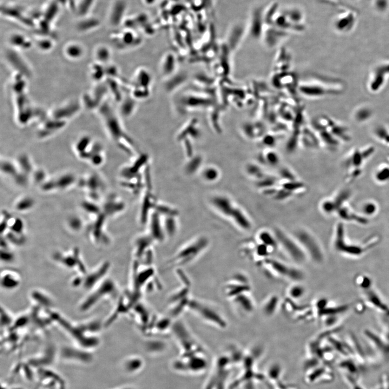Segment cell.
I'll list each match as a JSON object with an SVG mask.
<instances>
[{
  "label": "cell",
  "instance_id": "30bf717a",
  "mask_svg": "<svg viewBox=\"0 0 389 389\" xmlns=\"http://www.w3.org/2000/svg\"><path fill=\"white\" fill-rule=\"evenodd\" d=\"M266 263L275 272L280 275L287 276L288 278L294 280H300L303 278V275L299 270L290 268L278 261L268 260Z\"/></svg>",
  "mask_w": 389,
  "mask_h": 389
},
{
  "label": "cell",
  "instance_id": "603a6c76",
  "mask_svg": "<svg viewBox=\"0 0 389 389\" xmlns=\"http://www.w3.org/2000/svg\"><path fill=\"white\" fill-rule=\"evenodd\" d=\"M49 176L45 170L42 168L35 169L32 173L31 176V180L35 183L41 186L46 180L48 179Z\"/></svg>",
  "mask_w": 389,
  "mask_h": 389
},
{
  "label": "cell",
  "instance_id": "e0dca14e",
  "mask_svg": "<svg viewBox=\"0 0 389 389\" xmlns=\"http://www.w3.org/2000/svg\"><path fill=\"white\" fill-rule=\"evenodd\" d=\"M15 161L21 172L31 177L35 167L33 164L30 157L27 154H23L19 155Z\"/></svg>",
  "mask_w": 389,
  "mask_h": 389
},
{
  "label": "cell",
  "instance_id": "4316f807",
  "mask_svg": "<svg viewBox=\"0 0 389 389\" xmlns=\"http://www.w3.org/2000/svg\"><path fill=\"white\" fill-rule=\"evenodd\" d=\"M94 0H83L78 7V11L81 15L87 14Z\"/></svg>",
  "mask_w": 389,
  "mask_h": 389
},
{
  "label": "cell",
  "instance_id": "484cf974",
  "mask_svg": "<svg viewBox=\"0 0 389 389\" xmlns=\"http://www.w3.org/2000/svg\"><path fill=\"white\" fill-rule=\"evenodd\" d=\"M14 254L10 246L1 247V259L4 262H10L14 259Z\"/></svg>",
  "mask_w": 389,
  "mask_h": 389
},
{
  "label": "cell",
  "instance_id": "7a4b0ae2",
  "mask_svg": "<svg viewBox=\"0 0 389 389\" xmlns=\"http://www.w3.org/2000/svg\"><path fill=\"white\" fill-rule=\"evenodd\" d=\"M54 259L65 268L74 270L78 275H84L88 272L78 248L56 252Z\"/></svg>",
  "mask_w": 389,
  "mask_h": 389
},
{
  "label": "cell",
  "instance_id": "9a60e30c",
  "mask_svg": "<svg viewBox=\"0 0 389 389\" xmlns=\"http://www.w3.org/2000/svg\"><path fill=\"white\" fill-rule=\"evenodd\" d=\"M36 205L35 200L29 195H23L18 198L14 204L16 212L25 213L30 212Z\"/></svg>",
  "mask_w": 389,
  "mask_h": 389
},
{
  "label": "cell",
  "instance_id": "6da1fadb",
  "mask_svg": "<svg viewBox=\"0 0 389 389\" xmlns=\"http://www.w3.org/2000/svg\"><path fill=\"white\" fill-rule=\"evenodd\" d=\"M117 286L114 281L105 278L89 291L79 305L82 312H87L97 305L99 302L108 298L116 299L118 294Z\"/></svg>",
  "mask_w": 389,
  "mask_h": 389
},
{
  "label": "cell",
  "instance_id": "ba28073f",
  "mask_svg": "<svg viewBox=\"0 0 389 389\" xmlns=\"http://www.w3.org/2000/svg\"><path fill=\"white\" fill-rule=\"evenodd\" d=\"M373 152L371 150H355L348 158L345 162V166L348 173L347 174L348 181H352L361 174V167L364 163L367 158H368L369 153Z\"/></svg>",
  "mask_w": 389,
  "mask_h": 389
},
{
  "label": "cell",
  "instance_id": "4fadbf2b",
  "mask_svg": "<svg viewBox=\"0 0 389 389\" xmlns=\"http://www.w3.org/2000/svg\"><path fill=\"white\" fill-rule=\"evenodd\" d=\"M102 212L108 217L120 213L123 208V203L114 196L107 197L101 206Z\"/></svg>",
  "mask_w": 389,
  "mask_h": 389
},
{
  "label": "cell",
  "instance_id": "1f68e13d",
  "mask_svg": "<svg viewBox=\"0 0 389 389\" xmlns=\"http://www.w3.org/2000/svg\"><path fill=\"white\" fill-rule=\"evenodd\" d=\"M11 41L12 44H14L17 47H23L24 44L27 43L25 40V38L24 36L20 35H15L13 36L11 39Z\"/></svg>",
  "mask_w": 389,
  "mask_h": 389
},
{
  "label": "cell",
  "instance_id": "5bb4252c",
  "mask_svg": "<svg viewBox=\"0 0 389 389\" xmlns=\"http://www.w3.org/2000/svg\"><path fill=\"white\" fill-rule=\"evenodd\" d=\"M215 207L223 215L230 217L235 207L228 198L218 196L213 198L212 201Z\"/></svg>",
  "mask_w": 389,
  "mask_h": 389
},
{
  "label": "cell",
  "instance_id": "ac0fdd59",
  "mask_svg": "<svg viewBox=\"0 0 389 389\" xmlns=\"http://www.w3.org/2000/svg\"><path fill=\"white\" fill-rule=\"evenodd\" d=\"M195 245H192V246H188L185 249L182 250V252L179 253V256L177 257L176 261L180 263H185L192 261L198 254L200 252L199 250V248H197L196 247H194Z\"/></svg>",
  "mask_w": 389,
  "mask_h": 389
},
{
  "label": "cell",
  "instance_id": "cb8c5ba5",
  "mask_svg": "<svg viewBox=\"0 0 389 389\" xmlns=\"http://www.w3.org/2000/svg\"><path fill=\"white\" fill-rule=\"evenodd\" d=\"M260 239L264 245H265L267 247H274L276 246L277 240L275 238H274L272 235L270 233L263 232L260 235Z\"/></svg>",
  "mask_w": 389,
  "mask_h": 389
},
{
  "label": "cell",
  "instance_id": "8fae6325",
  "mask_svg": "<svg viewBox=\"0 0 389 389\" xmlns=\"http://www.w3.org/2000/svg\"><path fill=\"white\" fill-rule=\"evenodd\" d=\"M195 303L196 305L199 307L196 309V310H199V312H197L200 314L203 318L210 322H212L213 324H215L220 327H226L227 325L226 321L222 318V316L218 313L215 311V310L208 306L202 305L201 303Z\"/></svg>",
  "mask_w": 389,
  "mask_h": 389
},
{
  "label": "cell",
  "instance_id": "52a82bcc",
  "mask_svg": "<svg viewBox=\"0 0 389 389\" xmlns=\"http://www.w3.org/2000/svg\"><path fill=\"white\" fill-rule=\"evenodd\" d=\"M275 237L280 245L291 259L298 263H302L305 261L306 256L301 246L297 243L282 230L277 229L275 232Z\"/></svg>",
  "mask_w": 389,
  "mask_h": 389
},
{
  "label": "cell",
  "instance_id": "e575fe53",
  "mask_svg": "<svg viewBox=\"0 0 389 389\" xmlns=\"http://www.w3.org/2000/svg\"><path fill=\"white\" fill-rule=\"evenodd\" d=\"M205 175L207 179L214 180L218 176V172L215 169H210L206 171Z\"/></svg>",
  "mask_w": 389,
  "mask_h": 389
},
{
  "label": "cell",
  "instance_id": "3957f363",
  "mask_svg": "<svg viewBox=\"0 0 389 389\" xmlns=\"http://www.w3.org/2000/svg\"><path fill=\"white\" fill-rule=\"evenodd\" d=\"M78 179L71 172H65L52 177H48L40 186L44 193L65 192L77 184Z\"/></svg>",
  "mask_w": 389,
  "mask_h": 389
},
{
  "label": "cell",
  "instance_id": "f1b7e54d",
  "mask_svg": "<svg viewBox=\"0 0 389 389\" xmlns=\"http://www.w3.org/2000/svg\"><path fill=\"white\" fill-rule=\"evenodd\" d=\"M289 294L294 299H299L304 295L305 289L301 286H295L290 290Z\"/></svg>",
  "mask_w": 389,
  "mask_h": 389
},
{
  "label": "cell",
  "instance_id": "d6986e66",
  "mask_svg": "<svg viewBox=\"0 0 389 389\" xmlns=\"http://www.w3.org/2000/svg\"><path fill=\"white\" fill-rule=\"evenodd\" d=\"M230 217L240 228L245 230L251 228V223L240 209L235 207Z\"/></svg>",
  "mask_w": 389,
  "mask_h": 389
},
{
  "label": "cell",
  "instance_id": "44dd1931",
  "mask_svg": "<svg viewBox=\"0 0 389 389\" xmlns=\"http://www.w3.org/2000/svg\"><path fill=\"white\" fill-rule=\"evenodd\" d=\"M66 56L72 60H77L82 57L83 50L80 45L71 44L66 47L65 50Z\"/></svg>",
  "mask_w": 389,
  "mask_h": 389
},
{
  "label": "cell",
  "instance_id": "4dcf8cb0",
  "mask_svg": "<svg viewBox=\"0 0 389 389\" xmlns=\"http://www.w3.org/2000/svg\"><path fill=\"white\" fill-rule=\"evenodd\" d=\"M375 177L380 182H385V181L389 180V169L385 168L382 170L380 169L376 174Z\"/></svg>",
  "mask_w": 389,
  "mask_h": 389
},
{
  "label": "cell",
  "instance_id": "74e56055",
  "mask_svg": "<svg viewBox=\"0 0 389 389\" xmlns=\"http://www.w3.org/2000/svg\"><path fill=\"white\" fill-rule=\"evenodd\" d=\"M39 47H41L42 49H48V48L51 47V43L49 41H42L41 42L39 43Z\"/></svg>",
  "mask_w": 389,
  "mask_h": 389
},
{
  "label": "cell",
  "instance_id": "7c38bea8",
  "mask_svg": "<svg viewBox=\"0 0 389 389\" xmlns=\"http://www.w3.org/2000/svg\"><path fill=\"white\" fill-rule=\"evenodd\" d=\"M1 286L6 291H13L21 283V276L14 270H5L1 275Z\"/></svg>",
  "mask_w": 389,
  "mask_h": 389
},
{
  "label": "cell",
  "instance_id": "9c48e42d",
  "mask_svg": "<svg viewBox=\"0 0 389 389\" xmlns=\"http://www.w3.org/2000/svg\"><path fill=\"white\" fill-rule=\"evenodd\" d=\"M296 236L300 245L306 250L314 261L321 262L323 260V254L320 246L311 234L301 230L297 233Z\"/></svg>",
  "mask_w": 389,
  "mask_h": 389
},
{
  "label": "cell",
  "instance_id": "d590c367",
  "mask_svg": "<svg viewBox=\"0 0 389 389\" xmlns=\"http://www.w3.org/2000/svg\"><path fill=\"white\" fill-rule=\"evenodd\" d=\"M364 212L367 215H372L375 213L376 208L372 203L366 204L364 208Z\"/></svg>",
  "mask_w": 389,
  "mask_h": 389
},
{
  "label": "cell",
  "instance_id": "5b68a950",
  "mask_svg": "<svg viewBox=\"0 0 389 389\" xmlns=\"http://www.w3.org/2000/svg\"><path fill=\"white\" fill-rule=\"evenodd\" d=\"M110 268V263L104 262L90 273L87 272L81 277L79 275L72 281L73 286L82 285L84 289L90 291L105 279Z\"/></svg>",
  "mask_w": 389,
  "mask_h": 389
},
{
  "label": "cell",
  "instance_id": "8992f818",
  "mask_svg": "<svg viewBox=\"0 0 389 389\" xmlns=\"http://www.w3.org/2000/svg\"><path fill=\"white\" fill-rule=\"evenodd\" d=\"M107 218L108 217L102 212L93 216V221L88 227L90 239L96 246L107 245L109 243V237L105 230Z\"/></svg>",
  "mask_w": 389,
  "mask_h": 389
},
{
  "label": "cell",
  "instance_id": "277c9868",
  "mask_svg": "<svg viewBox=\"0 0 389 389\" xmlns=\"http://www.w3.org/2000/svg\"><path fill=\"white\" fill-rule=\"evenodd\" d=\"M77 185L85 191L87 199L98 202L105 187L103 178L96 173H91L78 179Z\"/></svg>",
  "mask_w": 389,
  "mask_h": 389
},
{
  "label": "cell",
  "instance_id": "8d00e7d4",
  "mask_svg": "<svg viewBox=\"0 0 389 389\" xmlns=\"http://www.w3.org/2000/svg\"><path fill=\"white\" fill-rule=\"evenodd\" d=\"M268 247L265 245H261L257 248V252L259 256H265L268 254Z\"/></svg>",
  "mask_w": 389,
  "mask_h": 389
},
{
  "label": "cell",
  "instance_id": "2e32d148",
  "mask_svg": "<svg viewBox=\"0 0 389 389\" xmlns=\"http://www.w3.org/2000/svg\"><path fill=\"white\" fill-rule=\"evenodd\" d=\"M1 172L14 180L21 171L19 170L16 161L4 159L1 160Z\"/></svg>",
  "mask_w": 389,
  "mask_h": 389
},
{
  "label": "cell",
  "instance_id": "f546056e",
  "mask_svg": "<svg viewBox=\"0 0 389 389\" xmlns=\"http://www.w3.org/2000/svg\"><path fill=\"white\" fill-rule=\"evenodd\" d=\"M99 24V22L95 19H89L85 20L80 23L79 27L81 30H85L95 27Z\"/></svg>",
  "mask_w": 389,
  "mask_h": 389
},
{
  "label": "cell",
  "instance_id": "ffe728a7",
  "mask_svg": "<svg viewBox=\"0 0 389 389\" xmlns=\"http://www.w3.org/2000/svg\"><path fill=\"white\" fill-rule=\"evenodd\" d=\"M67 228L72 233H79L84 228V223L80 216L72 215L68 217L66 222Z\"/></svg>",
  "mask_w": 389,
  "mask_h": 389
},
{
  "label": "cell",
  "instance_id": "83f0119b",
  "mask_svg": "<svg viewBox=\"0 0 389 389\" xmlns=\"http://www.w3.org/2000/svg\"><path fill=\"white\" fill-rule=\"evenodd\" d=\"M96 57L98 61L106 62L110 57L109 51L105 48H99L96 52Z\"/></svg>",
  "mask_w": 389,
  "mask_h": 389
},
{
  "label": "cell",
  "instance_id": "d4e9b609",
  "mask_svg": "<svg viewBox=\"0 0 389 389\" xmlns=\"http://www.w3.org/2000/svg\"><path fill=\"white\" fill-rule=\"evenodd\" d=\"M278 304V298L276 297H273L267 302L265 308H264V311L267 315H271L275 312Z\"/></svg>",
  "mask_w": 389,
  "mask_h": 389
},
{
  "label": "cell",
  "instance_id": "7402d4cb",
  "mask_svg": "<svg viewBox=\"0 0 389 389\" xmlns=\"http://www.w3.org/2000/svg\"><path fill=\"white\" fill-rule=\"evenodd\" d=\"M235 301L237 304L245 310V311L250 312L253 311L254 308L253 302L245 294H242L236 296Z\"/></svg>",
  "mask_w": 389,
  "mask_h": 389
},
{
  "label": "cell",
  "instance_id": "d6a6232c",
  "mask_svg": "<svg viewBox=\"0 0 389 389\" xmlns=\"http://www.w3.org/2000/svg\"><path fill=\"white\" fill-rule=\"evenodd\" d=\"M57 5L55 3L52 4L47 10V12H46L45 17L47 18L48 20H50V19L54 18V16L57 14Z\"/></svg>",
  "mask_w": 389,
  "mask_h": 389
},
{
  "label": "cell",
  "instance_id": "836d02e7",
  "mask_svg": "<svg viewBox=\"0 0 389 389\" xmlns=\"http://www.w3.org/2000/svg\"><path fill=\"white\" fill-rule=\"evenodd\" d=\"M267 159L269 163L272 165H276L279 161V157L274 153H268L267 155Z\"/></svg>",
  "mask_w": 389,
  "mask_h": 389
}]
</instances>
